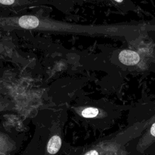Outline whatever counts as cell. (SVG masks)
I'll return each mask as SVG.
<instances>
[{
  "label": "cell",
  "mask_w": 155,
  "mask_h": 155,
  "mask_svg": "<svg viewBox=\"0 0 155 155\" xmlns=\"http://www.w3.org/2000/svg\"><path fill=\"white\" fill-rule=\"evenodd\" d=\"M61 146V139L58 136H53L49 140L47 145V150L50 154L56 153Z\"/></svg>",
  "instance_id": "cell-3"
},
{
  "label": "cell",
  "mask_w": 155,
  "mask_h": 155,
  "mask_svg": "<svg viewBox=\"0 0 155 155\" xmlns=\"http://www.w3.org/2000/svg\"><path fill=\"white\" fill-rule=\"evenodd\" d=\"M85 155H98V153L96 150H91L86 153Z\"/></svg>",
  "instance_id": "cell-6"
},
{
  "label": "cell",
  "mask_w": 155,
  "mask_h": 155,
  "mask_svg": "<svg viewBox=\"0 0 155 155\" xmlns=\"http://www.w3.org/2000/svg\"><path fill=\"white\" fill-rule=\"evenodd\" d=\"M0 3L3 5H12L13 3H15V1L12 0H4V1H0Z\"/></svg>",
  "instance_id": "cell-5"
},
{
  "label": "cell",
  "mask_w": 155,
  "mask_h": 155,
  "mask_svg": "<svg viewBox=\"0 0 155 155\" xmlns=\"http://www.w3.org/2000/svg\"><path fill=\"white\" fill-rule=\"evenodd\" d=\"M99 110L96 108L89 107L82 111V115L84 117H94L97 115Z\"/></svg>",
  "instance_id": "cell-4"
},
{
  "label": "cell",
  "mask_w": 155,
  "mask_h": 155,
  "mask_svg": "<svg viewBox=\"0 0 155 155\" xmlns=\"http://www.w3.org/2000/svg\"><path fill=\"white\" fill-rule=\"evenodd\" d=\"M39 19L32 15H24L20 17L18 19L19 25L25 29H34L39 25Z\"/></svg>",
  "instance_id": "cell-2"
},
{
  "label": "cell",
  "mask_w": 155,
  "mask_h": 155,
  "mask_svg": "<svg viewBox=\"0 0 155 155\" xmlns=\"http://www.w3.org/2000/svg\"><path fill=\"white\" fill-rule=\"evenodd\" d=\"M150 132L153 136H155V123H154L151 126L150 129Z\"/></svg>",
  "instance_id": "cell-7"
},
{
  "label": "cell",
  "mask_w": 155,
  "mask_h": 155,
  "mask_svg": "<svg viewBox=\"0 0 155 155\" xmlns=\"http://www.w3.org/2000/svg\"><path fill=\"white\" fill-rule=\"evenodd\" d=\"M120 61L127 65H133L140 61V56L137 53L130 50H124L119 53Z\"/></svg>",
  "instance_id": "cell-1"
}]
</instances>
